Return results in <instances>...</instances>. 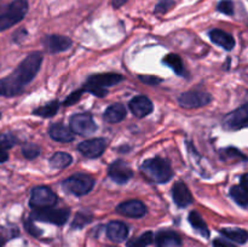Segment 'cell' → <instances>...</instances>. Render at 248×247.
Segmentation results:
<instances>
[{"instance_id":"1","label":"cell","mask_w":248,"mask_h":247,"mask_svg":"<svg viewBox=\"0 0 248 247\" xmlns=\"http://www.w3.org/2000/svg\"><path fill=\"white\" fill-rule=\"evenodd\" d=\"M43 63V53L31 52L6 77L0 79V97H15L24 91L27 85L33 81Z\"/></svg>"},{"instance_id":"2","label":"cell","mask_w":248,"mask_h":247,"mask_svg":"<svg viewBox=\"0 0 248 247\" xmlns=\"http://www.w3.org/2000/svg\"><path fill=\"white\" fill-rule=\"evenodd\" d=\"M140 171L148 179L157 184L167 183L173 177V170L171 165L162 157L147 159L140 165Z\"/></svg>"},{"instance_id":"3","label":"cell","mask_w":248,"mask_h":247,"mask_svg":"<svg viewBox=\"0 0 248 247\" xmlns=\"http://www.w3.org/2000/svg\"><path fill=\"white\" fill-rule=\"evenodd\" d=\"M124 77L118 73H103V74H93L87 77L82 86V91L90 92L97 97H104L108 94V87L115 86L121 82Z\"/></svg>"},{"instance_id":"4","label":"cell","mask_w":248,"mask_h":247,"mask_svg":"<svg viewBox=\"0 0 248 247\" xmlns=\"http://www.w3.org/2000/svg\"><path fill=\"white\" fill-rule=\"evenodd\" d=\"M29 9L28 0H12L2 12H0V31L16 26L26 17Z\"/></svg>"},{"instance_id":"5","label":"cell","mask_w":248,"mask_h":247,"mask_svg":"<svg viewBox=\"0 0 248 247\" xmlns=\"http://www.w3.org/2000/svg\"><path fill=\"white\" fill-rule=\"evenodd\" d=\"M62 186L67 193L75 196L89 194L94 186V179L85 173H75L62 182Z\"/></svg>"},{"instance_id":"6","label":"cell","mask_w":248,"mask_h":247,"mask_svg":"<svg viewBox=\"0 0 248 247\" xmlns=\"http://www.w3.org/2000/svg\"><path fill=\"white\" fill-rule=\"evenodd\" d=\"M70 217L69 208H40V210H34L31 213V220H38V222L50 223V224L62 227L68 222Z\"/></svg>"},{"instance_id":"7","label":"cell","mask_w":248,"mask_h":247,"mask_svg":"<svg viewBox=\"0 0 248 247\" xmlns=\"http://www.w3.org/2000/svg\"><path fill=\"white\" fill-rule=\"evenodd\" d=\"M58 202V196L51 190L48 186L40 185L35 186L31 190V201L29 205L33 210H40V208L53 207Z\"/></svg>"},{"instance_id":"8","label":"cell","mask_w":248,"mask_h":247,"mask_svg":"<svg viewBox=\"0 0 248 247\" xmlns=\"http://www.w3.org/2000/svg\"><path fill=\"white\" fill-rule=\"evenodd\" d=\"M212 102V96L207 92L191 90V91L183 92L178 97V103L182 108L195 109L200 107H205Z\"/></svg>"},{"instance_id":"9","label":"cell","mask_w":248,"mask_h":247,"mask_svg":"<svg viewBox=\"0 0 248 247\" xmlns=\"http://www.w3.org/2000/svg\"><path fill=\"white\" fill-rule=\"evenodd\" d=\"M70 130L79 136H90L97 131V125L90 114L79 113L70 118Z\"/></svg>"},{"instance_id":"10","label":"cell","mask_w":248,"mask_h":247,"mask_svg":"<svg viewBox=\"0 0 248 247\" xmlns=\"http://www.w3.org/2000/svg\"><path fill=\"white\" fill-rule=\"evenodd\" d=\"M248 124V104L245 103L240 108L230 111L223 119V127L227 131H239L247 127Z\"/></svg>"},{"instance_id":"11","label":"cell","mask_w":248,"mask_h":247,"mask_svg":"<svg viewBox=\"0 0 248 247\" xmlns=\"http://www.w3.org/2000/svg\"><path fill=\"white\" fill-rule=\"evenodd\" d=\"M41 43H43L44 47L48 53H58L70 48L73 41L68 36L58 35V34H48V35L43 36Z\"/></svg>"},{"instance_id":"12","label":"cell","mask_w":248,"mask_h":247,"mask_svg":"<svg viewBox=\"0 0 248 247\" xmlns=\"http://www.w3.org/2000/svg\"><path fill=\"white\" fill-rule=\"evenodd\" d=\"M108 176L113 182L118 184H125L133 177V171L128 164L123 160L111 162L108 167Z\"/></svg>"},{"instance_id":"13","label":"cell","mask_w":248,"mask_h":247,"mask_svg":"<svg viewBox=\"0 0 248 247\" xmlns=\"http://www.w3.org/2000/svg\"><path fill=\"white\" fill-rule=\"evenodd\" d=\"M107 148V140L104 138H92V139L84 140L78 145V150L89 159L99 157Z\"/></svg>"},{"instance_id":"14","label":"cell","mask_w":248,"mask_h":247,"mask_svg":"<svg viewBox=\"0 0 248 247\" xmlns=\"http://www.w3.org/2000/svg\"><path fill=\"white\" fill-rule=\"evenodd\" d=\"M116 212L128 218H142L147 215V206L140 200H128L116 206Z\"/></svg>"},{"instance_id":"15","label":"cell","mask_w":248,"mask_h":247,"mask_svg":"<svg viewBox=\"0 0 248 247\" xmlns=\"http://www.w3.org/2000/svg\"><path fill=\"white\" fill-rule=\"evenodd\" d=\"M172 199L178 207L186 208L194 201L193 195L184 182L178 181L172 186Z\"/></svg>"},{"instance_id":"16","label":"cell","mask_w":248,"mask_h":247,"mask_svg":"<svg viewBox=\"0 0 248 247\" xmlns=\"http://www.w3.org/2000/svg\"><path fill=\"white\" fill-rule=\"evenodd\" d=\"M156 247H181L182 237L177 232L171 229H161L154 234Z\"/></svg>"},{"instance_id":"17","label":"cell","mask_w":248,"mask_h":247,"mask_svg":"<svg viewBox=\"0 0 248 247\" xmlns=\"http://www.w3.org/2000/svg\"><path fill=\"white\" fill-rule=\"evenodd\" d=\"M106 234L110 241L116 242H123L127 240L128 234H130V229L127 225L120 220H113V222L108 223L106 227Z\"/></svg>"},{"instance_id":"18","label":"cell","mask_w":248,"mask_h":247,"mask_svg":"<svg viewBox=\"0 0 248 247\" xmlns=\"http://www.w3.org/2000/svg\"><path fill=\"white\" fill-rule=\"evenodd\" d=\"M130 109L137 118H145L154 109L153 102L145 96H136L130 101Z\"/></svg>"},{"instance_id":"19","label":"cell","mask_w":248,"mask_h":247,"mask_svg":"<svg viewBox=\"0 0 248 247\" xmlns=\"http://www.w3.org/2000/svg\"><path fill=\"white\" fill-rule=\"evenodd\" d=\"M210 39L213 44L220 46L224 50L232 51L235 46V39L230 35L227 31H222V29H212L210 31Z\"/></svg>"},{"instance_id":"20","label":"cell","mask_w":248,"mask_h":247,"mask_svg":"<svg viewBox=\"0 0 248 247\" xmlns=\"http://www.w3.org/2000/svg\"><path fill=\"white\" fill-rule=\"evenodd\" d=\"M48 135L56 142L61 143H69L74 140V133L72 132V130L68 127H65L62 124H52L48 128Z\"/></svg>"},{"instance_id":"21","label":"cell","mask_w":248,"mask_h":247,"mask_svg":"<svg viewBox=\"0 0 248 247\" xmlns=\"http://www.w3.org/2000/svg\"><path fill=\"white\" fill-rule=\"evenodd\" d=\"M247 174H242L241 176V182H240L239 185H234L230 189V196L234 199V201L236 203H239L241 207L247 208Z\"/></svg>"},{"instance_id":"22","label":"cell","mask_w":248,"mask_h":247,"mask_svg":"<svg viewBox=\"0 0 248 247\" xmlns=\"http://www.w3.org/2000/svg\"><path fill=\"white\" fill-rule=\"evenodd\" d=\"M126 116V108L124 107V104L121 103H115L111 104L110 107L107 108V110L104 111L103 119L104 121L109 124H116L120 123L125 119Z\"/></svg>"},{"instance_id":"23","label":"cell","mask_w":248,"mask_h":247,"mask_svg":"<svg viewBox=\"0 0 248 247\" xmlns=\"http://www.w3.org/2000/svg\"><path fill=\"white\" fill-rule=\"evenodd\" d=\"M188 220L196 232H199V234H200L202 237H205V239H210L211 236L210 229H208L207 224H206L205 220L202 219V217H201L196 211H191V212L189 213Z\"/></svg>"},{"instance_id":"24","label":"cell","mask_w":248,"mask_h":247,"mask_svg":"<svg viewBox=\"0 0 248 247\" xmlns=\"http://www.w3.org/2000/svg\"><path fill=\"white\" fill-rule=\"evenodd\" d=\"M219 232L227 240L234 241L239 245H245L248 240V232L241 228H222Z\"/></svg>"},{"instance_id":"25","label":"cell","mask_w":248,"mask_h":247,"mask_svg":"<svg viewBox=\"0 0 248 247\" xmlns=\"http://www.w3.org/2000/svg\"><path fill=\"white\" fill-rule=\"evenodd\" d=\"M162 63L165 65H167V67L171 68L178 77H186V74H188L186 70V67L183 64V61L176 53H169V55L165 56V58L162 60Z\"/></svg>"},{"instance_id":"26","label":"cell","mask_w":248,"mask_h":247,"mask_svg":"<svg viewBox=\"0 0 248 247\" xmlns=\"http://www.w3.org/2000/svg\"><path fill=\"white\" fill-rule=\"evenodd\" d=\"M60 101L55 99V101H51L47 102L46 104L44 106L39 107V108L34 109L33 110V115L35 116H40V118H52V116L56 115V113L60 109Z\"/></svg>"},{"instance_id":"27","label":"cell","mask_w":248,"mask_h":247,"mask_svg":"<svg viewBox=\"0 0 248 247\" xmlns=\"http://www.w3.org/2000/svg\"><path fill=\"white\" fill-rule=\"evenodd\" d=\"M73 162L72 155L64 152H57L51 156L50 166L56 170H63Z\"/></svg>"},{"instance_id":"28","label":"cell","mask_w":248,"mask_h":247,"mask_svg":"<svg viewBox=\"0 0 248 247\" xmlns=\"http://www.w3.org/2000/svg\"><path fill=\"white\" fill-rule=\"evenodd\" d=\"M154 242V232H145L142 235L133 239L128 240L126 242V247H148Z\"/></svg>"},{"instance_id":"29","label":"cell","mask_w":248,"mask_h":247,"mask_svg":"<svg viewBox=\"0 0 248 247\" xmlns=\"http://www.w3.org/2000/svg\"><path fill=\"white\" fill-rule=\"evenodd\" d=\"M92 219H93V217H92L91 213L80 211V212H78L77 215H75L74 220L72 222L70 228L74 230H80V229H82L84 227H86L87 224H90V223L92 222Z\"/></svg>"},{"instance_id":"30","label":"cell","mask_w":248,"mask_h":247,"mask_svg":"<svg viewBox=\"0 0 248 247\" xmlns=\"http://www.w3.org/2000/svg\"><path fill=\"white\" fill-rule=\"evenodd\" d=\"M40 147L36 145L35 143H26L22 147V153H23V156L28 160H34L35 157H38L40 155Z\"/></svg>"},{"instance_id":"31","label":"cell","mask_w":248,"mask_h":247,"mask_svg":"<svg viewBox=\"0 0 248 247\" xmlns=\"http://www.w3.org/2000/svg\"><path fill=\"white\" fill-rule=\"evenodd\" d=\"M176 6V1L174 0H159L155 5L154 14L155 15H165Z\"/></svg>"},{"instance_id":"32","label":"cell","mask_w":248,"mask_h":247,"mask_svg":"<svg viewBox=\"0 0 248 247\" xmlns=\"http://www.w3.org/2000/svg\"><path fill=\"white\" fill-rule=\"evenodd\" d=\"M17 144V138L10 132L0 133V149L9 150L10 148Z\"/></svg>"},{"instance_id":"33","label":"cell","mask_w":248,"mask_h":247,"mask_svg":"<svg viewBox=\"0 0 248 247\" xmlns=\"http://www.w3.org/2000/svg\"><path fill=\"white\" fill-rule=\"evenodd\" d=\"M217 10L220 14H224L227 16H232L235 12V5L232 0H220L217 5Z\"/></svg>"},{"instance_id":"34","label":"cell","mask_w":248,"mask_h":247,"mask_svg":"<svg viewBox=\"0 0 248 247\" xmlns=\"http://www.w3.org/2000/svg\"><path fill=\"white\" fill-rule=\"evenodd\" d=\"M23 225H24V229H26V232H28L29 235H31L33 237H40L41 235H43V230L40 229V228L36 227L35 224H34V220H31V218H28V219H24L23 222Z\"/></svg>"},{"instance_id":"35","label":"cell","mask_w":248,"mask_h":247,"mask_svg":"<svg viewBox=\"0 0 248 247\" xmlns=\"http://www.w3.org/2000/svg\"><path fill=\"white\" fill-rule=\"evenodd\" d=\"M222 157L223 160H232V157H236V159H242V160H246V156L240 152L239 149L236 148H227V149L222 150Z\"/></svg>"},{"instance_id":"36","label":"cell","mask_w":248,"mask_h":247,"mask_svg":"<svg viewBox=\"0 0 248 247\" xmlns=\"http://www.w3.org/2000/svg\"><path fill=\"white\" fill-rule=\"evenodd\" d=\"M82 93H84L82 89L77 90V91L72 92V93H70L69 96H68L67 98L64 99V102H63V106L68 107V106H73V104H75L77 102H79L80 98H81Z\"/></svg>"},{"instance_id":"37","label":"cell","mask_w":248,"mask_h":247,"mask_svg":"<svg viewBox=\"0 0 248 247\" xmlns=\"http://www.w3.org/2000/svg\"><path fill=\"white\" fill-rule=\"evenodd\" d=\"M138 79L144 82V84L150 85V86H156L157 84H160L162 81V79H160V77H152V75H140Z\"/></svg>"},{"instance_id":"38","label":"cell","mask_w":248,"mask_h":247,"mask_svg":"<svg viewBox=\"0 0 248 247\" xmlns=\"http://www.w3.org/2000/svg\"><path fill=\"white\" fill-rule=\"evenodd\" d=\"M213 247H237L235 245H232L229 240L223 239V237H216L212 241Z\"/></svg>"},{"instance_id":"39","label":"cell","mask_w":248,"mask_h":247,"mask_svg":"<svg viewBox=\"0 0 248 247\" xmlns=\"http://www.w3.org/2000/svg\"><path fill=\"white\" fill-rule=\"evenodd\" d=\"M7 160H9V153H7V150L0 149V164H4Z\"/></svg>"},{"instance_id":"40","label":"cell","mask_w":248,"mask_h":247,"mask_svg":"<svg viewBox=\"0 0 248 247\" xmlns=\"http://www.w3.org/2000/svg\"><path fill=\"white\" fill-rule=\"evenodd\" d=\"M127 2V0H111V5H113L114 9H119L123 5H125Z\"/></svg>"},{"instance_id":"41","label":"cell","mask_w":248,"mask_h":247,"mask_svg":"<svg viewBox=\"0 0 248 247\" xmlns=\"http://www.w3.org/2000/svg\"><path fill=\"white\" fill-rule=\"evenodd\" d=\"M6 241H7V240L5 239V237L0 236V247H4L5 244H6Z\"/></svg>"},{"instance_id":"42","label":"cell","mask_w":248,"mask_h":247,"mask_svg":"<svg viewBox=\"0 0 248 247\" xmlns=\"http://www.w3.org/2000/svg\"><path fill=\"white\" fill-rule=\"evenodd\" d=\"M107 247H116V246H107Z\"/></svg>"},{"instance_id":"43","label":"cell","mask_w":248,"mask_h":247,"mask_svg":"<svg viewBox=\"0 0 248 247\" xmlns=\"http://www.w3.org/2000/svg\"><path fill=\"white\" fill-rule=\"evenodd\" d=\"M0 119H1V113H0Z\"/></svg>"}]
</instances>
